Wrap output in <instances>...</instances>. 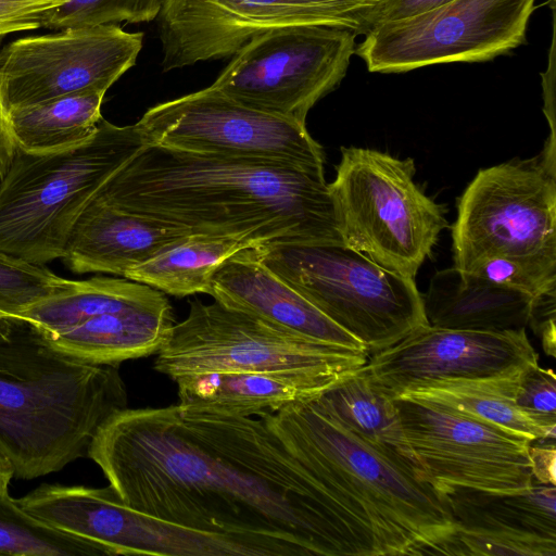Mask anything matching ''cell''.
Instances as JSON below:
<instances>
[{
    "label": "cell",
    "mask_w": 556,
    "mask_h": 556,
    "mask_svg": "<svg viewBox=\"0 0 556 556\" xmlns=\"http://www.w3.org/2000/svg\"><path fill=\"white\" fill-rule=\"evenodd\" d=\"M534 9L535 0H452L377 26L365 35L355 53L372 73L490 61L526 42Z\"/></svg>",
    "instance_id": "7c38bea8"
},
{
    "label": "cell",
    "mask_w": 556,
    "mask_h": 556,
    "mask_svg": "<svg viewBox=\"0 0 556 556\" xmlns=\"http://www.w3.org/2000/svg\"><path fill=\"white\" fill-rule=\"evenodd\" d=\"M72 282L43 265L0 252V334L5 336L25 324L18 319L24 309Z\"/></svg>",
    "instance_id": "f546056e"
},
{
    "label": "cell",
    "mask_w": 556,
    "mask_h": 556,
    "mask_svg": "<svg viewBox=\"0 0 556 556\" xmlns=\"http://www.w3.org/2000/svg\"><path fill=\"white\" fill-rule=\"evenodd\" d=\"M415 173L409 157L349 147L329 184L343 243L412 279L447 227L444 207L417 186Z\"/></svg>",
    "instance_id": "52a82bcc"
},
{
    "label": "cell",
    "mask_w": 556,
    "mask_h": 556,
    "mask_svg": "<svg viewBox=\"0 0 556 556\" xmlns=\"http://www.w3.org/2000/svg\"><path fill=\"white\" fill-rule=\"evenodd\" d=\"M381 0H164L156 17L164 72L231 58L251 38L287 26L329 25L363 35Z\"/></svg>",
    "instance_id": "5bb4252c"
},
{
    "label": "cell",
    "mask_w": 556,
    "mask_h": 556,
    "mask_svg": "<svg viewBox=\"0 0 556 556\" xmlns=\"http://www.w3.org/2000/svg\"><path fill=\"white\" fill-rule=\"evenodd\" d=\"M173 381L180 404L243 417L276 413L338 382L304 374L233 370L186 375Z\"/></svg>",
    "instance_id": "7402d4cb"
},
{
    "label": "cell",
    "mask_w": 556,
    "mask_h": 556,
    "mask_svg": "<svg viewBox=\"0 0 556 556\" xmlns=\"http://www.w3.org/2000/svg\"><path fill=\"white\" fill-rule=\"evenodd\" d=\"M406 441L435 488L513 493L533 484L531 439L452 407L393 397Z\"/></svg>",
    "instance_id": "4fadbf2b"
},
{
    "label": "cell",
    "mask_w": 556,
    "mask_h": 556,
    "mask_svg": "<svg viewBox=\"0 0 556 556\" xmlns=\"http://www.w3.org/2000/svg\"><path fill=\"white\" fill-rule=\"evenodd\" d=\"M164 0H67L47 12L41 27L60 30L68 27L118 25L156 20Z\"/></svg>",
    "instance_id": "4dcf8cb0"
},
{
    "label": "cell",
    "mask_w": 556,
    "mask_h": 556,
    "mask_svg": "<svg viewBox=\"0 0 556 556\" xmlns=\"http://www.w3.org/2000/svg\"><path fill=\"white\" fill-rule=\"evenodd\" d=\"M144 143L324 169L305 124L236 101L211 86L150 108L136 123Z\"/></svg>",
    "instance_id": "8fae6325"
},
{
    "label": "cell",
    "mask_w": 556,
    "mask_h": 556,
    "mask_svg": "<svg viewBox=\"0 0 556 556\" xmlns=\"http://www.w3.org/2000/svg\"><path fill=\"white\" fill-rule=\"evenodd\" d=\"M455 526L556 541V488L533 484L513 493L453 486L442 492Z\"/></svg>",
    "instance_id": "603a6c76"
},
{
    "label": "cell",
    "mask_w": 556,
    "mask_h": 556,
    "mask_svg": "<svg viewBox=\"0 0 556 556\" xmlns=\"http://www.w3.org/2000/svg\"><path fill=\"white\" fill-rule=\"evenodd\" d=\"M529 456L532 464L533 482L555 485V459L556 451L554 441L529 447Z\"/></svg>",
    "instance_id": "74e56055"
},
{
    "label": "cell",
    "mask_w": 556,
    "mask_h": 556,
    "mask_svg": "<svg viewBox=\"0 0 556 556\" xmlns=\"http://www.w3.org/2000/svg\"><path fill=\"white\" fill-rule=\"evenodd\" d=\"M172 305L155 300L91 317L64 331L43 336L54 349L80 361L115 365L156 354L174 326Z\"/></svg>",
    "instance_id": "44dd1931"
},
{
    "label": "cell",
    "mask_w": 556,
    "mask_h": 556,
    "mask_svg": "<svg viewBox=\"0 0 556 556\" xmlns=\"http://www.w3.org/2000/svg\"><path fill=\"white\" fill-rule=\"evenodd\" d=\"M205 293L227 307L252 314L306 337L366 350L273 273L257 257L254 247L240 250L225 260L211 276Z\"/></svg>",
    "instance_id": "ac0fdd59"
},
{
    "label": "cell",
    "mask_w": 556,
    "mask_h": 556,
    "mask_svg": "<svg viewBox=\"0 0 556 556\" xmlns=\"http://www.w3.org/2000/svg\"><path fill=\"white\" fill-rule=\"evenodd\" d=\"M105 90L89 89L8 110L17 149L28 153L65 150L97 130Z\"/></svg>",
    "instance_id": "d4e9b609"
},
{
    "label": "cell",
    "mask_w": 556,
    "mask_h": 556,
    "mask_svg": "<svg viewBox=\"0 0 556 556\" xmlns=\"http://www.w3.org/2000/svg\"><path fill=\"white\" fill-rule=\"evenodd\" d=\"M143 33L119 25L68 27L18 38L0 52L7 110L89 89L105 90L136 64Z\"/></svg>",
    "instance_id": "2e32d148"
},
{
    "label": "cell",
    "mask_w": 556,
    "mask_h": 556,
    "mask_svg": "<svg viewBox=\"0 0 556 556\" xmlns=\"http://www.w3.org/2000/svg\"><path fill=\"white\" fill-rule=\"evenodd\" d=\"M47 525L114 555L269 556L256 543L200 532L125 504L114 489L43 483L17 500Z\"/></svg>",
    "instance_id": "9a60e30c"
},
{
    "label": "cell",
    "mask_w": 556,
    "mask_h": 556,
    "mask_svg": "<svg viewBox=\"0 0 556 556\" xmlns=\"http://www.w3.org/2000/svg\"><path fill=\"white\" fill-rule=\"evenodd\" d=\"M257 257L368 353L389 348L429 325L415 280L365 254L332 242H275Z\"/></svg>",
    "instance_id": "8992f818"
},
{
    "label": "cell",
    "mask_w": 556,
    "mask_h": 556,
    "mask_svg": "<svg viewBox=\"0 0 556 556\" xmlns=\"http://www.w3.org/2000/svg\"><path fill=\"white\" fill-rule=\"evenodd\" d=\"M452 0H381L375 5L364 18L363 35L376 28L379 25L409 18L443 4Z\"/></svg>",
    "instance_id": "d590c367"
},
{
    "label": "cell",
    "mask_w": 556,
    "mask_h": 556,
    "mask_svg": "<svg viewBox=\"0 0 556 556\" xmlns=\"http://www.w3.org/2000/svg\"><path fill=\"white\" fill-rule=\"evenodd\" d=\"M356 33L295 25L251 38L212 88L248 106L305 124L308 111L344 78Z\"/></svg>",
    "instance_id": "30bf717a"
},
{
    "label": "cell",
    "mask_w": 556,
    "mask_h": 556,
    "mask_svg": "<svg viewBox=\"0 0 556 556\" xmlns=\"http://www.w3.org/2000/svg\"><path fill=\"white\" fill-rule=\"evenodd\" d=\"M162 294L150 286L129 279L93 277L73 280L66 289L24 309L18 319L49 336L100 314L150 302Z\"/></svg>",
    "instance_id": "484cf974"
},
{
    "label": "cell",
    "mask_w": 556,
    "mask_h": 556,
    "mask_svg": "<svg viewBox=\"0 0 556 556\" xmlns=\"http://www.w3.org/2000/svg\"><path fill=\"white\" fill-rule=\"evenodd\" d=\"M516 404L549 434H556V377L553 369L529 365L520 375Z\"/></svg>",
    "instance_id": "836d02e7"
},
{
    "label": "cell",
    "mask_w": 556,
    "mask_h": 556,
    "mask_svg": "<svg viewBox=\"0 0 556 556\" xmlns=\"http://www.w3.org/2000/svg\"><path fill=\"white\" fill-rule=\"evenodd\" d=\"M315 400L348 429L424 472L406 441L393 397L374 382L365 365Z\"/></svg>",
    "instance_id": "cb8c5ba5"
},
{
    "label": "cell",
    "mask_w": 556,
    "mask_h": 556,
    "mask_svg": "<svg viewBox=\"0 0 556 556\" xmlns=\"http://www.w3.org/2000/svg\"><path fill=\"white\" fill-rule=\"evenodd\" d=\"M17 152V144L14 140L8 110L0 96V185L5 178Z\"/></svg>",
    "instance_id": "f35d334b"
},
{
    "label": "cell",
    "mask_w": 556,
    "mask_h": 556,
    "mask_svg": "<svg viewBox=\"0 0 556 556\" xmlns=\"http://www.w3.org/2000/svg\"><path fill=\"white\" fill-rule=\"evenodd\" d=\"M190 235V230L180 226L92 199L74 225L62 260L77 274L108 273L124 277L130 268Z\"/></svg>",
    "instance_id": "d6986e66"
},
{
    "label": "cell",
    "mask_w": 556,
    "mask_h": 556,
    "mask_svg": "<svg viewBox=\"0 0 556 556\" xmlns=\"http://www.w3.org/2000/svg\"><path fill=\"white\" fill-rule=\"evenodd\" d=\"M454 267L494 257L556 254V167L540 155L478 170L457 201Z\"/></svg>",
    "instance_id": "9c48e42d"
},
{
    "label": "cell",
    "mask_w": 556,
    "mask_h": 556,
    "mask_svg": "<svg viewBox=\"0 0 556 556\" xmlns=\"http://www.w3.org/2000/svg\"><path fill=\"white\" fill-rule=\"evenodd\" d=\"M144 146L136 124L102 118L75 147L50 153L17 149L0 185V252L37 265L62 258L83 211Z\"/></svg>",
    "instance_id": "5b68a950"
},
{
    "label": "cell",
    "mask_w": 556,
    "mask_h": 556,
    "mask_svg": "<svg viewBox=\"0 0 556 556\" xmlns=\"http://www.w3.org/2000/svg\"><path fill=\"white\" fill-rule=\"evenodd\" d=\"M555 556L556 541L468 530L455 526L422 555Z\"/></svg>",
    "instance_id": "1f68e13d"
},
{
    "label": "cell",
    "mask_w": 556,
    "mask_h": 556,
    "mask_svg": "<svg viewBox=\"0 0 556 556\" xmlns=\"http://www.w3.org/2000/svg\"><path fill=\"white\" fill-rule=\"evenodd\" d=\"M315 397L260 417L318 481L337 556L422 555L454 529L444 494L424 472L348 429Z\"/></svg>",
    "instance_id": "3957f363"
},
{
    "label": "cell",
    "mask_w": 556,
    "mask_h": 556,
    "mask_svg": "<svg viewBox=\"0 0 556 556\" xmlns=\"http://www.w3.org/2000/svg\"><path fill=\"white\" fill-rule=\"evenodd\" d=\"M430 326L475 331H517L529 325L534 296L454 266L438 270L422 295Z\"/></svg>",
    "instance_id": "ffe728a7"
},
{
    "label": "cell",
    "mask_w": 556,
    "mask_h": 556,
    "mask_svg": "<svg viewBox=\"0 0 556 556\" xmlns=\"http://www.w3.org/2000/svg\"><path fill=\"white\" fill-rule=\"evenodd\" d=\"M67 0H0V43L13 33L41 27L43 15Z\"/></svg>",
    "instance_id": "e575fe53"
},
{
    "label": "cell",
    "mask_w": 556,
    "mask_h": 556,
    "mask_svg": "<svg viewBox=\"0 0 556 556\" xmlns=\"http://www.w3.org/2000/svg\"><path fill=\"white\" fill-rule=\"evenodd\" d=\"M522 370L505 376L431 384L405 394L452 407L532 441L555 440L554 435L534 422L516 404Z\"/></svg>",
    "instance_id": "83f0119b"
},
{
    "label": "cell",
    "mask_w": 556,
    "mask_h": 556,
    "mask_svg": "<svg viewBox=\"0 0 556 556\" xmlns=\"http://www.w3.org/2000/svg\"><path fill=\"white\" fill-rule=\"evenodd\" d=\"M369 353L324 342L214 301L190 302L156 353L154 369L178 377L216 370L294 372L339 381Z\"/></svg>",
    "instance_id": "ba28073f"
},
{
    "label": "cell",
    "mask_w": 556,
    "mask_h": 556,
    "mask_svg": "<svg viewBox=\"0 0 556 556\" xmlns=\"http://www.w3.org/2000/svg\"><path fill=\"white\" fill-rule=\"evenodd\" d=\"M192 235L343 243L324 169L146 144L96 193Z\"/></svg>",
    "instance_id": "7a4b0ae2"
},
{
    "label": "cell",
    "mask_w": 556,
    "mask_h": 556,
    "mask_svg": "<svg viewBox=\"0 0 556 556\" xmlns=\"http://www.w3.org/2000/svg\"><path fill=\"white\" fill-rule=\"evenodd\" d=\"M538 364L526 329L475 331L424 326L372 353L365 368L395 397L431 384L510 375Z\"/></svg>",
    "instance_id": "e0dca14e"
},
{
    "label": "cell",
    "mask_w": 556,
    "mask_h": 556,
    "mask_svg": "<svg viewBox=\"0 0 556 556\" xmlns=\"http://www.w3.org/2000/svg\"><path fill=\"white\" fill-rule=\"evenodd\" d=\"M0 556H110L101 545L58 530L0 493Z\"/></svg>",
    "instance_id": "f1b7e54d"
},
{
    "label": "cell",
    "mask_w": 556,
    "mask_h": 556,
    "mask_svg": "<svg viewBox=\"0 0 556 556\" xmlns=\"http://www.w3.org/2000/svg\"><path fill=\"white\" fill-rule=\"evenodd\" d=\"M87 457L139 511L251 541L269 556H336L316 478L263 417L126 407L101 426Z\"/></svg>",
    "instance_id": "6da1fadb"
},
{
    "label": "cell",
    "mask_w": 556,
    "mask_h": 556,
    "mask_svg": "<svg viewBox=\"0 0 556 556\" xmlns=\"http://www.w3.org/2000/svg\"><path fill=\"white\" fill-rule=\"evenodd\" d=\"M250 247L256 245L244 238L190 235L130 268L124 277L174 296L205 293L218 266Z\"/></svg>",
    "instance_id": "4316f807"
},
{
    "label": "cell",
    "mask_w": 556,
    "mask_h": 556,
    "mask_svg": "<svg viewBox=\"0 0 556 556\" xmlns=\"http://www.w3.org/2000/svg\"><path fill=\"white\" fill-rule=\"evenodd\" d=\"M13 477V465L8 456L0 450V493L9 491V485Z\"/></svg>",
    "instance_id": "ab89813d"
},
{
    "label": "cell",
    "mask_w": 556,
    "mask_h": 556,
    "mask_svg": "<svg viewBox=\"0 0 556 556\" xmlns=\"http://www.w3.org/2000/svg\"><path fill=\"white\" fill-rule=\"evenodd\" d=\"M555 293L552 291L534 298L529 326L540 337L543 350L555 357Z\"/></svg>",
    "instance_id": "8d00e7d4"
},
{
    "label": "cell",
    "mask_w": 556,
    "mask_h": 556,
    "mask_svg": "<svg viewBox=\"0 0 556 556\" xmlns=\"http://www.w3.org/2000/svg\"><path fill=\"white\" fill-rule=\"evenodd\" d=\"M472 274L535 298L556 291V254L494 257Z\"/></svg>",
    "instance_id": "d6a6232c"
},
{
    "label": "cell",
    "mask_w": 556,
    "mask_h": 556,
    "mask_svg": "<svg viewBox=\"0 0 556 556\" xmlns=\"http://www.w3.org/2000/svg\"><path fill=\"white\" fill-rule=\"evenodd\" d=\"M127 402L117 366L65 354L26 323L0 334V450L17 479L87 457L98 430Z\"/></svg>",
    "instance_id": "277c9868"
}]
</instances>
